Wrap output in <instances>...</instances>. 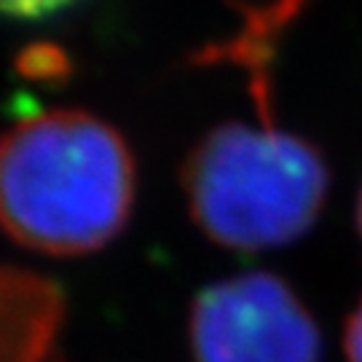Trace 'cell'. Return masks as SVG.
I'll return each instance as SVG.
<instances>
[{
  "instance_id": "4",
  "label": "cell",
  "mask_w": 362,
  "mask_h": 362,
  "mask_svg": "<svg viewBox=\"0 0 362 362\" xmlns=\"http://www.w3.org/2000/svg\"><path fill=\"white\" fill-rule=\"evenodd\" d=\"M73 0H0V16H22V19H35L46 16L59 8L70 6Z\"/></svg>"
},
{
  "instance_id": "2",
  "label": "cell",
  "mask_w": 362,
  "mask_h": 362,
  "mask_svg": "<svg viewBox=\"0 0 362 362\" xmlns=\"http://www.w3.org/2000/svg\"><path fill=\"white\" fill-rule=\"evenodd\" d=\"M180 180L209 242L260 252L296 242L320 220L330 172L317 145L263 118L207 132L185 156Z\"/></svg>"
},
{
  "instance_id": "5",
  "label": "cell",
  "mask_w": 362,
  "mask_h": 362,
  "mask_svg": "<svg viewBox=\"0 0 362 362\" xmlns=\"http://www.w3.org/2000/svg\"><path fill=\"white\" fill-rule=\"evenodd\" d=\"M344 354L346 362H362V298L344 327Z\"/></svg>"
},
{
  "instance_id": "1",
  "label": "cell",
  "mask_w": 362,
  "mask_h": 362,
  "mask_svg": "<svg viewBox=\"0 0 362 362\" xmlns=\"http://www.w3.org/2000/svg\"><path fill=\"white\" fill-rule=\"evenodd\" d=\"M134 194L129 143L89 110L35 113L0 134V228L22 247L97 252L127 228Z\"/></svg>"
},
{
  "instance_id": "6",
  "label": "cell",
  "mask_w": 362,
  "mask_h": 362,
  "mask_svg": "<svg viewBox=\"0 0 362 362\" xmlns=\"http://www.w3.org/2000/svg\"><path fill=\"white\" fill-rule=\"evenodd\" d=\"M357 228H360V236H362V188H360V199H357Z\"/></svg>"
},
{
  "instance_id": "3",
  "label": "cell",
  "mask_w": 362,
  "mask_h": 362,
  "mask_svg": "<svg viewBox=\"0 0 362 362\" xmlns=\"http://www.w3.org/2000/svg\"><path fill=\"white\" fill-rule=\"evenodd\" d=\"M196 362H320L322 336L296 290L269 272L204 287L188 317Z\"/></svg>"
}]
</instances>
